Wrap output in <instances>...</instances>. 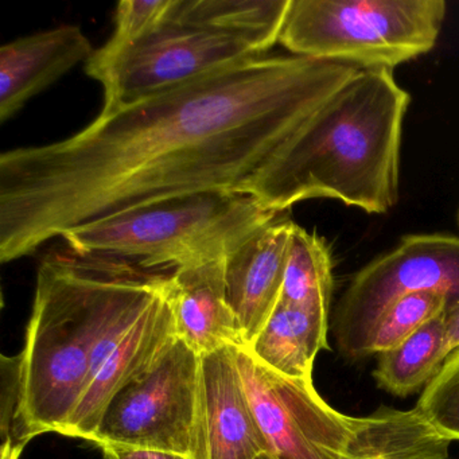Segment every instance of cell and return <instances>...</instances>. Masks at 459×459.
Wrapping results in <instances>:
<instances>
[{
    "label": "cell",
    "mask_w": 459,
    "mask_h": 459,
    "mask_svg": "<svg viewBox=\"0 0 459 459\" xmlns=\"http://www.w3.org/2000/svg\"><path fill=\"white\" fill-rule=\"evenodd\" d=\"M93 50L79 26L64 25L21 37L0 49V120L14 117L31 98L47 90Z\"/></svg>",
    "instance_id": "12"
},
{
    "label": "cell",
    "mask_w": 459,
    "mask_h": 459,
    "mask_svg": "<svg viewBox=\"0 0 459 459\" xmlns=\"http://www.w3.org/2000/svg\"><path fill=\"white\" fill-rule=\"evenodd\" d=\"M281 214L252 233L225 260L227 300L238 324L241 348L254 342L281 302L295 225Z\"/></svg>",
    "instance_id": "10"
},
{
    "label": "cell",
    "mask_w": 459,
    "mask_h": 459,
    "mask_svg": "<svg viewBox=\"0 0 459 459\" xmlns=\"http://www.w3.org/2000/svg\"><path fill=\"white\" fill-rule=\"evenodd\" d=\"M236 348L203 356L209 459H255L268 453L238 370Z\"/></svg>",
    "instance_id": "14"
},
{
    "label": "cell",
    "mask_w": 459,
    "mask_h": 459,
    "mask_svg": "<svg viewBox=\"0 0 459 459\" xmlns=\"http://www.w3.org/2000/svg\"><path fill=\"white\" fill-rule=\"evenodd\" d=\"M446 310L447 299L437 292H415L400 298L376 324L369 341V356L396 348Z\"/></svg>",
    "instance_id": "20"
},
{
    "label": "cell",
    "mask_w": 459,
    "mask_h": 459,
    "mask_svg": "<svg viewBox=\"0 0 459 459\" xmlns=\"http://www.w3.org/2000/svg\"><path fill=\"white\" fill-rule=\"evenodd\" d=\"M177 340L176 318L165 291L152 303L109 356L61 434L92 440L117 394L149 372Z\"/></svg>",
    "instance_id": "11"
},
{
    "label": "cell",
    "mask_w": 459,
    "mask_h": 459,
    "mask_svg": "<svg viewBox=\"0 0 459 459\" xmlns=\"http://www.w3.org/2000/svg\"><path fill=\"white\" fill-rule=\"evenodd\" d=\"M451 442L416 408L380 407L372 415L351 418L340 459H453Z\"/></svg>",
    "instance_id": "15"
},
{
    "label": "cell",
    "mask_w": 459,
    "mask_h": 459,
    "mask_svg": "<svg viewBox=\"0 0 459 459\" xmlns=\"http://www.w3.org/2000/svg\"><path fill=\"white\" fill-rule=\"evenodd\" d=\"M225 260L186 265L169 275L177 337L200 356L227 346H241L238 324L227 300Z\"/></svg>",
    "instance_id": "13"
},
{
    "label": "cell",
    "mask_w": 459,
    "mask_h": 459,
    "mask_svg": "<svg viewBox=\"0 0 459 459\" xmlns=\"http://www.w3.org/2000/svg\"><path fill=\"white\" fill-rule=\"evenodd\" d=\"M410 101L392 69H359L244 193L278 213L313 198L386 213L399 198L400 147Z\"/></svg>",
    "instance_id": "3"
},
{
    "label": "cell",
    "mask_w": 459,
    "mask_h": 459,
    "mask_svg": "<svg viewBox=\"0 0 459 459\" xmlns=\"http://www.w3.org/2000/svg\"><path fill=\"white\" fill-rule=\"evenodd\" d=\"M171 4L173 0H122L115 13L114 34L90 60L104 61L117 55L165 20Z\"/></svg>",
    "instance_id": "22"
},
{
    "label": "cell",
    "mask_w": 459,
    "mask_h": 459,
    "mask_svg": "<svg viewBox=\"0 0 459 459\" xmlns=\"http://www.w3.org/2000/svg\"><path fill=\"white\" fill-rule=\"evenodd\" d=\"M448 356L445 311L396 348L381 353L373 376L389 394L408 396L427 385Z\"/></svg>",
    "instance_id": "18"
},
{
    "label": "cell",
    "mask_w": 459,
    "mask_h": 459,
    "mask_svg": "<svg viewBox=\"0 0 459 459\" xmlns=\"http://www.w3.org/2000/svg\"><path fill=\"white\" fill-rule=\"evenodd\" d=\"M446 338L450 354L459 349V306L446 313Z\"/></svg>",
    "instance_id": "24"
},
{
    "label": "cell",
    "mask_w": 459,
    "mask_h": 459,
    "mask_svg": "<svg viewBox=\"0 0 459 459\" xmlns=\"http://www.w3.org/2000/svg\"><path fill=\"white\" fill-rule=\"evenodd\" d=\"M291 0H173L168 17L213 29L267 55L278 44Z\"/></svg>",
    "instance_id": "17"
},
{
    "label": "cell",
    "mask_w": 459,
    "mask_h": 459,
    "mask_svg": "<svg viewBox=\"0 0 459 459\" xmlns=\"http://www.w3.org/2000/svg\"><path fill=\"white\" fill-rule=\"evenodd\" d=\"M92 442L209 459L203 356L177 337L149 372L115 396Z\"/></svg>",
    "instance_id": "6"
},
{
    "label": "cell",
    "mask_w": 459,
    "mask_h": 459,
    "mask_svg": "<svg viewBox=\"0 0 459 459\" xmlns=\"http://www.w3.org/2000/svg\"><path fill=\"white\" fill-rule=\"evenodd\" d=\"M260 56L247 42L166 15L155 28L85 72L104 87L103 109L184 84L209 72Z\"/></svg>",
    "instance_id": "8"
},
{
    "label": "cell",
    "mask_w": 459,
    "mask_h": 459,
    "mask_svg": "<svg viewBox=\"0 0 459 459\" xmlns=\"http://www.w3.org/2000/svg\"><path fill=\"white\" fill-rule=\"evenodd\" d=\"M359 69L260 55L101 109L74 136L0 155V262L181 195L244 193Z\"/></svg>",
    "instance_id": "1"
},
{
    "label": "cell",
    "mask_w": 459,
    "mask_h": 459,
    "mask_svg": "<svg viewBox=\"0 0 459 459\" xmlns=\"http://www.w3.org/2000/svg\"><path fill=\"white\" fill-rule=\"evenodd\" d=\"M415 408L440 434L459 440V349L427 384Z\"/></svg>",
    "instance_id": "21"
},
{
    "label": "cell",
    "mask_w": 459,
    "mask_h": 459,
    "mask_svg": "<svg viewBox=\"0 0 459 459\" xmlns=\"http://www.w3.org/2000/svg\"><path fill=\"white\" fill-rule=\"evenodd\" d=\"M106 459H189L169 451L152 450V448L134 447L119 443H101Z\"/></svg>",
    "instance_id": "23"
},
{
    "label": "cell",
    "mask_w": 459,
    "mask_h": 459,
    "mask_svg": "<svg viewBox=\"0 0 459 459\" xmlns=\"http://www.w3.org/2000/svg\"><path fill=\"white\" fill-rule=\"evenodd\" d=\"M333 289V260L326 241L295 224L290 238L281 302L329 314Z\"/></svg>",
    "instance_id": "19"
},
{
    "label": "cell",
    "mask_w": 459,
    "mask_h": 459,
    "mask_svg": "<svg viewBox=\"0 0 459 459\" xmlns=\"http://www.w3.org/2000/svg\"><path fill=\"white\" fill-rule=\"evenodd\" d=\"M327 332L329 314L279 302L262 332L246 349L279 375L313 380L316 354L330 351Z\"/></svg>",
    "instance_id": "16"
},
{
    "label": "cell",
    "mask_w": 459,
    "mask_h": 459,
    "mask_svg": "<svg viewBox=\"0 0 459 459\" xmlns=\"http://www.w3.org/2000/svg\"><path fill=\"white\" fill-rule=\"evenodd\" d=\"M279 214L247 193H197L120 212L66 230L61 238L82 254L174 271L227 257Z\"/></svg>",
    "instance_id": "4"
},
{
    "label": "cell",
    "mask_w": 459,
    "mask_h": 459,
    "mask_svg": "<svg viewBox=\"0 0 459 459\" xmlns=\"http://www.w3.org/2000/svg\"><path fill=\"white\" fill-rule=\"evenodd\" d=\"M445 0H291L279 44L292 56L394 69L434 49Z\"/></svg>",
    "instance_id": "5"
},
{
    "label": "cell",
    "mask_w": 459,
    "mask_h": 459,
    "mask_svg": "<svg viewBox=\"0 0 459 459\" xmlns=\"http://www.w3.org/2000/svg\"><path fill=\"white\" fill-rule=\"evenodd\" d=\"M169 275L106 255L52 249L39 263L26 343L18 354V402L12 442L61 434L101 368Z\"/></svg>",
    "instance_id": "2"
},
{
    "label": "cell",
    "mask_w": 459,
    "mask_h": 459,
    "mask_svg": "<svg viewBox=\"0 0 459 459\" xmlns=\"http://www.w3.org/2000/svg\"><path fill=\"white\" fill-rule=\"evenodd\" d=\"M255 459H273V456L270 455L268 453H263L260 454V455H257Z\"/></svg>",
    "instance_id": "25"
},
{
    "label": "cell",
    "mask_w": 459,
    "mask_h": 459,
    "mask_svg": "<svg viewBox=\"0 0 459 459\" xmlns=\"http://www.w3.org/2000/svg\"><path fill=\"white\" fill-rule=\"evenodd\" d=\"M415 292H437L447 311L459 306V238L404 236L392 251L365 265L343 292L333 332L338 351L357 359L369 356V341L380 316L397 299Z\"/></svg>",
    "instance_id": "7"
},
{
    "label": "cell",
    "mask_w": 459,
    "mask_h": 459,
    "mask_svg": "<svg viewBox=\"0 0 459 459\" xmlns=\"http://www.w3.org/2000/svg\"><path fill=\"white\" fill-rule=\"evenodd\" d=\"M236 359L273 459L341 458L353 416L330 407L313 380L279 375L241 346L236 348Z\"/></svg>",
    "instance_id": "9"
}]
</instances>
